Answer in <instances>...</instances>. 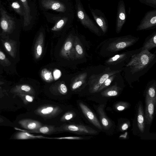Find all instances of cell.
Listing matches in <instances>:
<instances>
[{
    "instance_id": "cell-1",
    "label": "cell",
    "mask_w": 156,
    "mask_h": 156,
    "mask_svg": "<svg viewBox=\"0 0 156 156\" xmlns=\"http://www.w3.org/2000/svg\"><path fill=\"white\" fill-rule=\"evenodd\" d=\"M156 55L145 49L132 55L126 67L129 68L132 74L138 73L150 67L155 59Z\"/></svg>"
},
{
    "instance_id": "cell-2",
    "label": "cell",
    "mask_w": 156,
    "mask_h": 156,
    "mask_svg": "<svg viewBox=\"0 0 156 156\" xmlns=\"http://www.w3.org/2000/svg\"><path fill=\"white\" fill-rule=\"evenodd\" d=\"M38 2L43 12L51 10L58 13H75L74 7L70 0H38Z\"/></svg>"
},
{
    "instance_id": "cell-3",
    "label": "cell",
    "mask_w": 156,
    "mask_h": 156,
    "mask_svg": "<svg viewBox=\"0 0 156 156\" xmlns=\"http://www.w3.org/2000/svg\"><path fill=\"white\" fill-rule=\"evenodd\" d=\"M43 12L46 21L54 24L51 29L53 31H60L64 27L71 24L75 19V13L54 14L46 11Z\"/></svg>"
},
{
    "instance_id": "cell-4",
    "label": "cell",
    "mask_w": 156,
    "mask_h": 156,
    "mask_svg": "<svg viewBox=\"0 0 156 156\" xmlns=\"http://www.w3.org/2000/svg\"><path fill=\"white\" fill-rule=\"evenodd\" d=\"M74 10L78 20L85 27L98 36L101 33L85 11L80 0H75Z\"/></svg>"
},
{
    "instance_id": "cell-5",
    "label": "cell",
    "mask_w": 156,
    "mask_h": 156,
    "mask_svg": "<svg viewBox=\"0 0 156 156\" xmlns=\"http://www.w3.org/2000/svg\"><path fill=\"white\" fill-rule=\"evenodd\" d=\"M116 39L108 44L107 48L108 51L113 52L124 49L133 44L139 38L128 35Z\"/></svg>"
},
{
    "instance_id": "cell-6",
    "label": "cell",
    "mask_w": 156,
    "mask_h": 156,
    "mask_svg": "<svg viewBox=\"0 0 156 156\" xmlns=\"http://www.w3.org/2000/svg\"><path fill=\"white\" fill-rule=\"evenodd\" d=\"M59 132H67L78 134L95 135L98 132L87 126L75 124H64L58 127Z\"/></svg>"
},
{
    "instance_id": "cell-7",
    "label": "cell",
    "mask_w": 156,
    "mask_h": 156,
    "mask_svg": "<svg viewBox=\"0 0 156 156\" xmlns=\"http://www.w3.org/2000/svg\"><path fill=\"white\" fill-rule=\"evenodd\" d=\"M156 27V9L150 10L147 12L141 20L136 30L153 29Z\"/></svg>"
},
{
    "instance_id": "cell-8",
    "label": "cell",
    "mask_w": 156,
    "mask_h": 156,
    "mask_svg": "<svg viewBox=\"0 0 156 156\" xmlns=\"http://www.w3.org/2000/svg\"><path fill=\"white\" fill-rule=\"evenodd\" d=\"M62 111L61 109L58 106L46 105L38 107L35 110L34 112L44 119H50L57 116Z\"/></svg>"
},
{
    "instance_id": "cell-9",
    "label": "cell",
    "mask_w": 156,
    "mask_h": 156,
    "mask_svg": "<svg viewBox=\"0 0 156 156\" xmlns=\"http://www.w3.org/2000/svg\"><path fill=\"white\" fill-rule=\"evenodd\" d=\"M107 70L102 73L95 76L90 85V93L97 92L101 86L107 79L111 76L119 72V70L111 71L108 69Z\"/></svg>"
},
{
    "instance_id": "cell-10",
    "label": "cell",
    "mask_w": 156,
    "mask_h": 156,
    "mask_svg": "<svg viewBox=\"0 0 156 156\" xmlns=\"http://www.w3.org/2000/svg\"><path fill=\"white\" fill-rule=\"evenodd\" d=\"M88 8L95 22L100 27L103 33L105 34L108 29L107 19L103 12L98 9H94L89 4Z\"/></svg>"
},
{
    "instance_id": "cell-11",
    "label": "cell",
    "mask_w": 156,
    "mask_h": 156,
    "mask_svg": "<svg viewBox=\"0 0 156 156\" xmlns=\"http://www.w3.org/2000/svg\"><path fill=\"white\" fill-rule=\"evenodd\" d=\"M127 15L125 2L123 0L119 2L117 8L115 30L117 33H119L125 24Z\"/></svg>"
},
{
    "instance_id": "cell-12",
    "label": "cell",
    "mask_w": 156,
    "mask_h": 156,
    "mask_svg": "<svg viewBox=\"0 0 156 156\" xmlns=\"http://www.w3.org/2000/svg\"><path fill=\"white\" fill-rule=\"evenodd\" d=\"M134 53L133 51H131L115 55L107 60L105 64L108 66L113 67L125 63V62L127 63L126 62L129 60Z\"/></svg>"
},
{
    "instance_id": "cell-13",
    "label": "cell",
    "mask_w": 156,
    "mask_h": 156,
    "mask_svg": "<svg viewBox=\"0 0 156 156\" xmlns=\"http://www.w3.org/2000/svg\"><path fill=\"white\" fill-rule=\"evenodd\" d=\"M81 110L86 117L95 126L100 129L102 127L98 119L91 110L82 102L79 103Z\"/></svg>"
},
{
    "instance_id": "cell-14",
    "label": "cell",
    "mask_w": 156,
    "mask_h": 156,
    "mask_svg": "<svg viewBox=\"0 0 156 156\" xmlns=\"http://www.w3.org/2000/svg\"><path fill=\"white\" fill-rule=\"evenodd\" d=\"M18 123L22 128L34 133L42 126L40 122L30 119H21L18 121Z\"/></svg>"
},
{
    "instance_id": "cell-15",
    "label": "cell",
    "mask_w": 156,
    "mask_h": 156,
    "mask_svg": "<svg viewBox=\"0 0 156 156\" xmlns=\"http://www.w3.org/2000/svg\"><path fill=\"white\" fill-rule=\"evenodd\" d=\"M156 101L151 99L146 94V107L145 117L148 124H150L152 122L154 112V106Z\"/></svg>"
},
{
    "instance_id": "cell-16",
    "label": "cell",
    "mask_w": 156,
    "mask_h": 156,
    "mask_svg": "<svg viewBox=\"0 0 156 156\" xmlns=\"http://www.w3.org/2000/svg\"><path fill=\"white\" fill-rule=\"evenodd\" d=\"M21 3L24 10V15L23 22L24 27H26L31 24L33 17L31 10L28 0H19Z\"/></svg>"
},
{
    "instance_id": "cell-17",
    "label": "cell",
    "mask_w": 156,
    "mask_h": 156,
    "mask_svg": "<svg viewBox=\"0 0 156 156\" xmlns=\"http://www.w3.org/2000/svg\"><path fill=\"white\" fill-rule=\"evenodd\" d=\"M5 50L12 58H15L17 51V42L10 39H5L1 40Z\"/></svg>"
},
{
    "instance_id": "cell-18",
    "label": "cell",
    "mask_w": 156,
    "mask_h": 156,
    "mask_svg": "<svg viewBox=\"0 0 156 156\" xmlns=\"http://www.w3.org/2000/svg\"><path fill=\"white\" fill-rule=\"evenodd\" d=\"M74 38L72 34L68 37L60 52L62 56L66 58L70 57L74 44Z\"/></svg>"
},
{
    "instance_id": "cell-19",
    "label": "cell",
    "mask_w": 156,
    "mask_h": 156,
    "mask_svg": "<svg viewBox=\"0 0 156 156\" xmlns=\"http://www.w3.org/2000/svg\"><path fill=\"white\" fill-rule=\"evenodd\" d=\"M44 34L42 31L40 32L35 42L34 53L36 59L39 58L42 55L44 43Z\"/></svg>"
},
{
    "instance_id": "cell-20",
    "label": "cell",
    "mask_w": 156,
    "mask_h": 156,
    "mask_svg": "<svg viewBox=\"0 0 156 156\" xmlns=\"http://www.w3.org/2000/svg\"><path fill=\"white\" fill-rule=\"evenodd\" d=\"M10 92L15 94H22L33 95L34 94V91L31 87L26 84L16 85L11 90Z\"/></svg>"
},
{
    "instance_id": "cell-21",
    "label": "cell",
    "mask_w": 156,
    "mask_h": 156,
    "mask_svg": "<svg viewBox=\"0 0 156 156\" xmlns=\"http://www.w3.org/2000/svg\"><path fill=\"white\" fill-rule=\"evenodd\" d=\"M104 105H100L97 108V111L103 127L104 129H108L112 126V123L106 115L104 110Z\"/></svg>"
},
{
    "instance_id": "cell-22",
    "label": "cell",
    "mask_w": 156,
    "mask_h": 156,
    "mask_svg": "<svg viewBox=\"0 0 156 156\" xmlns=\"http://www.w3.org/2000/svg\"><path fill=\"white\" fill-rule=\"evenodd\" d=\"M147 40L142 48V50L148 51L156 47V32L155 31L146 38Z\"/></svg>"
},
{
    "instance_id": "cell-23",
    "label": "cell",
    "mask_w": 156,
    "mask_h": 156,
    "mask_svg": "<svg viewBox=\"0 0 156 156\" xmlns=\"http://www.w3.org/2000/svg\"><path fill=\"white\" fill-rule=\"evenodd\" d=\"M13 138L17 140H27L37 138L50 139L51 138L46 137L41 135L35 136L24 132H19L16 133L14 136Z\"/></svg>"
},
{
    "instance_id": "cell-24",
    "label": "cell",
    "mask_w": 156,
    "mask_h": 156,
    "mask_svg": "<svg viewBox=\"0 0 156 156\" xmlns=\"http://www.w3.org/2000/svg\"><path fill=\"white\" fill-rule=\"evenodd\" d=\"M58 132H59L58 127H55L53 126L45 125L42 126L35 131L34 133L50 135Z\"/></svg>"
},
{
    "instance_id": "cell-25",
    "label": "cell",
    "mask_w": 156,
    "mask_h": 156,
    "mask_svg": "<svg viewBox=\"0 0 156 156\" xmlns=\"http://www.w3.org/2000/svg\"><path fill=\"white\" fill-rule=\"evenodd\" d=\"M121 88L116 84L114 85L109 87L101 93V95L103 97H112L118 95Z\"/></svg>"
},
{
    "instance_id": "cell-26",
    "label": "cell",
    "mask_w": 156,
    "mask_h": 156,
    "mask_svg": "<svg viewBox=\"0 0 156 156\" xmlns=\"http://www.w3.org/2000/svg\"><path fill=\"white\" fill-rule=\"evenodd\" d=\"M137 120L139 129L143 133L145 129L144 119L143 108L141 104L139 105L138 108Z\"/></svg>"
},
{
    "instance_id": "cell-27",
    "label": "cell",
    "mask_w": 156,
    "mask_h": 156,
    "mask_svg": "<svg viewBox=\"0 0 156 156\" xmlns=\"http://www.w3.org/2000/svg\"><path fill=\"white\" fill-rule=\"evenodd\" d=\"M10 6L20 16L22 17V21L24 15V10L22 5L19 0L12 1Z\"/></svg>"
},
{
    "instance_id": "cell-28",
    "label": "cell",
    "mask_w": 156,
    "mask_h": 156,
    "mask_svg": "<svg viewBox=\"0 0 156 156\" xmlns=\"http://www.w3.org/2000/svg\"><path fill=\"white\" fill-rule=\"evenodd\" d=\"M73 45L75 48L76 57L80 58L83 57L84 55V52L80 40L77 36L75 37Z\"/></svg>"
},
{
    "instance_id": "cell-29",
    "label": "cell",
    "mask_w": 156,
    "mask_h": 156,
    "mask_svg": "<svg viewBox=\"0 0 156 156\" xmlns=\"http://www.w3.org/2000/svg\"><path fill=\"white\" fill-rule=\"evenodd\" d=\"M87 76L86 73H83L79 76L72 85V90H74L80 87L85 82Z\"/></svg>"
},
{
    "instance_id": "cell-30",
    "label": "cell",
    "mask_w": 156,
    "mask_h": 156,
    "mask_svg": "<svg viewBox=\"0 0 156 156\" xmlns=\"http://www.w3.org/2000/svg\"><path fill=\"white\" fill-rule=\"evenodd\" d=\"M15 95L20 98L24 104L25 105L32 102L34 98V97L33 95L28 94H17Z\"/></svg>"
},
{
    "instance_id": "cell-31",
    "label": "cell",
    "mask_w": 156,
    "mask_h": 156,
    "mask_svg": "<svg viewBox=\"0 0 156 156\" xmlns=\"http://www.w3.org/2000/svg\"><path fill=\"white\" fill-rule=\"evenodd\" d=\"M155 90L156 84L154 82L148 87L146 92V94L150 98L156 101Z\"/></svg>"
},
{
    "instance_id": "cell-32",
    "label": "cell",
    "mask_w": 156,
    "mask_h": 156,
    "mask_svg": "<svg viewBox=\"0 0 156 156\" xmlns=\"http://www.w3.org/2000/svg\"><path fill=\"white\" fill-rule=\"evenodd\" d=\"M116 76V75L115 74L113 75L107 79L101 86L97 90V92L101 91L105 88L108 86L113 80L114 78Z\"/></svg>"
},
{
    "instance_id": "cell-33",
    "label": "cell",
    "mask_w": 156,
    "mask_h": 156,
    "mask_svg": "<svg viewBox=\"0 0 156 156\" xmlns=\"http://www.w3.org/2000/svg\"><path fill=\"white\" fill-rule=\"evenodd\" d=\"M76 115V114L74 112L69 111L64 114L61 118L60 120L62 122H66L72 119Z\"/></svg>"
},
{
    "instance_id": "cell-34",
    "label": "cell",
    "mask_w": 156,
    "mask_h": 156,
    "mask_svg": "<svg viewBox=\"0 0 156 156\" xmlns=\"http://www.w3.org/2000/svg\"><path fill=\"white\" fill-rule=\"evenodd\" d=\"M129 106V104L127 102L120 101L116 103L115 105V109L119 111H123Z\"/></svg>"
},
{
    "instance_id": "cell-35",
    "label": "cell",
    "mask_w": 156,
    "mask_h": 156,
    "mask_svg": "<svg viewBox=\"0 0 156 156\" xmlns=\"http://www.w3.org/2000/svg\"><path fill=\"white\" fill-rule=\"evenodd\" d=\"M0 63L4 66H8L11 63L5 55L0 49Z\"/></svg>"
},
{
    "instance_id": "cell-36",
    "label": "cell",
    "mask_w": 156,
    "mask_h": 156,
    "mask_svg": "<svg viewBox=\"0 0 156 156\" xmlns=\"http://www.w3.org/2000/svg\"><path fill=\"white\" fill-rule=\"evenodd\" d=\"M141 3L151 7L156 8V0H138Z\"/></svg>"
},
{
    "instance_id": "cell-37",
    "label": "cell",
    "mask_w": 156,
    "mask_h": 156,
    "mask_svg": "<svg viewBox=\"0 0 156 156\" xmlns=\"http://www.w3.org/2000/svg\"><path fill=\"white\" fill-rule=\"evenodd\" d=\"M42 74L43 78L47 81H50L53 79L51 73L46 70L43 71Z\"/></svg>"
},
{
    "instance_id": "cell-38",
    "label": "cell",
    "mask_w": 156,
    "mask_h": 156,
    "mask_svg": "<svg viewBox=\"0 0 156 156\" xmlns=\"http://www.w3.org/2000/svg\"><path fill=\"white\" fill-rule=\"evenodd\" d=\"M51 139H68V140H82L83 138L80 136H65L60 137H54L51 138Z\"/></svg>"
},
{
    "instance_id": "cell-39",
    "label": "cell",
    "mask_w": 156,
    "mask_h": 156,
    "mask_svg": "<svg viewBox=\"0 0 156 156\" xmlns=\"http://www.w3.org/2000/svg\"><path fill=\"white\" fill-rule=\"evenodd\" d=\"M58 90L60 94L65 95L67 94L68 90L66 85L63 83H62L58 87Z\"/></svg>"
},
{
    "instance_id": "cell-40",
    "label": "cell",
    "mask_w": 156,
    "mask_h": 156,
    "mask_svg": "<svg viewBox=\"0 0 156 156\" xmlns=\"http://www.w3.org/2000/svg\"><path fill=\"white\" fill-rule=\"evenodd\" d=\"M129 127V124L127 123H124L121 127V129L122 131H124L126 130Z\"/></svg>"
},
{
    "instance_id": "cell-41",
    "label": "cell",
    "mask_w": 156,
    "mask_h": 156,
    "mask_svg": "<svg viewBox=\"0 0 156 156\" xmlns=\"http://www.w3.org/2000/svg\"><path fill=\"white\" fill-rule=\"evenodd\" d=\"M60 74V72L58 70H56L54 73V76L56 79L58 78Z\"/></svg>"
},
{
    "instance_id": "cell-42",
    "label": "cell",
    "mask_w": 156,
    "mask_h": 156,
    "mask_svg": "<svg viewBox=\"0 0 156 156\" xmlns=\"http://www.w3.org/2000/svg\"><path fill=\"white\" fill-rule=\"evenodd\" d=\"M4 121V120L0 117V123H2Z\"/></svg>"
},
{
    "instance_id": "cell-43",
    "label": "cell",
    "mask_w": 156,
    "mask_h": 156,
    "mask_svg": "<svg viewBox=\"0 0 156 156\" xmlns=\"http://www.w3.org/2000/svg\"><path fill=\"white\" fill-rule=\"evenodd\" d=\"M5 0L7 1H12L14 0Z\"/></svg>"
},
{
    "instance_id": "cell-44",
    "label": "cell",
    "mask_w": 156,
    "mask_h": 156,
    "mask_svg": "<svg viewBox=\"0 0 156 156\" xmlns=\"http://www.w3.org/2000/svg\"><path fill=\"white\" fill-rule=\"evenodd\" d=\"M2 82V81H0V82Z\"/></svg>"
},
{
    "instance_id": "cell-45",
    "label": "cell",
    "mask_w": 156,
    "mask_h": 156,
    "mask_svg": "<svg viewBox=\"0 0 156 156\" xmlns=\"http://www.w3.org/2000/svg\"></svg>"
}]
</instances>
